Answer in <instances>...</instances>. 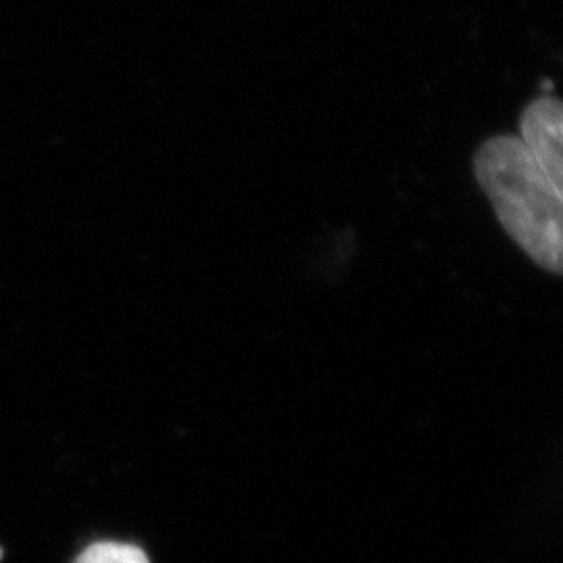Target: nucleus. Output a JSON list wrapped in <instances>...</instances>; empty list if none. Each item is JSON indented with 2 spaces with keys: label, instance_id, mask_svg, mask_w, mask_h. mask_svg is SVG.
<instances>
[{
  "label": "nucleus",
  "instance_id": "obj_1",
  "mask_svg": "<svg viewBox=\"0 0 563 563\" xmlns=\"http://www.w3.org/2000/svg\"><path fill=\"white\" fill-rule=\"evenodd\" d=\"M472 169L505 234L526 257L562 276L563 192L514 134L490 136L476 148Z\"/></svg>",
  "mask_w": 563,
  "mask_h": 563
},
{
  "label": "nucleus",
  "instance_id": "obj_2",
  "mask_svg": "<svg viewBox=\"0 0 563 563\" xmlns=\"http://www.w3.org/2000/svg\"><path fill=\"white\" fill-rule=\"evenodd\" d=\"M562 132V102L555 95H541L523 107L518 139L544 176L563 192Z\"/></svg>",
  "mask_w": 563,
  "mask_h": 563
},
{
  "label": "nucleus",
  "instance_id": "obj_3",
  "mask_svg": "<svg viewBox=\"0 0 563 563\" xmlns=\"http://www.w3.org/2000/svg\"><path fill=\"white\" fill-rule=\"evenodd\" d=\"M74 563H151L141 547L128 543L90 544L86 551H81L80 558Z\"/></svg>",
  "mask_w": 563,
  "mask_h": 563
},
{
  "label": "nucleus",
  "instance_id": "obj_4",
  "mask_svg": "<svg viewBox=\"0 0 563 563\" xmlns=\"http://www.w3.org/2000/svg\"><path fill=\"white\" fill-rule=\"evenodd\" d=\"M0 560H2V549H0Z\"/></svg>",
  "mask_w": 563,
  "mask_h": 563
}]
</instances>
